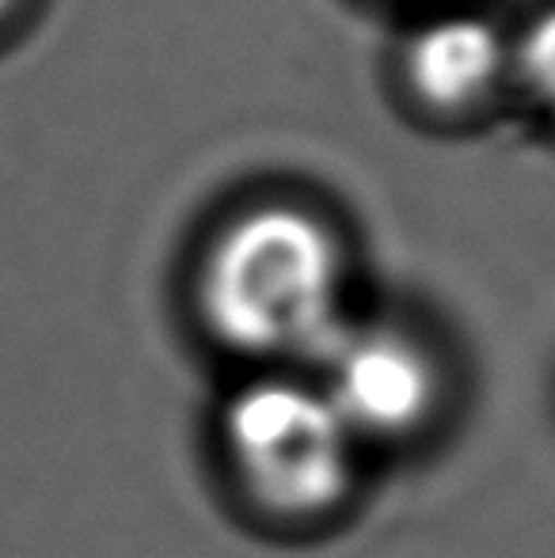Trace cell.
Returning <instances> with one entry per match:
<instances>
[{"label": "cell", "mask_w": 555, "mask_h": 558, "mask_svg": "<svg viewBox=\"0 0 555 558\" xmlns=\"http://www.w3.org/2000/svg\"><path fill=\"white\" fill-rule=\"evenodd\" d=\"M221 437L237 478L267 513L316 517L347 498L358 437L319 384H244L225 407Z\"/></svg>", "instance_id": "2"}, {"label": "cell", "mask_w": 555, "mask_h": 558, "mask_svg": "<svg viewBox=\"0 0 555 558\" xmlns=\"http://www.w3.org/2000/svg\"><path fill=\"white\" fill-rule=\"evenodd\" d=\"M339 240L301 206H260L221 228L202 263L209 331L248 357H312L347 327Z\"/></svg>", "instance_id": "1"}, {"label": "cell", "mask_w": 555, "mask_h": 558, "mask_svg": "<svg viewBox=\"0 0 555 558\" xmlns=\"http://www.w3.org/2000/svg\"><path fill=\"white\" fill-rule=\"evenodd\" d=\"M15 4V0H0V20H4V15H8V8H12Z\"/></svg>", "instance_id": "6"}, {"label": "cell", "mask_w": 555, "mask_h": 558, "mask_svg": "<svg viewBox=\"0 0 555 558\" xmlns=\"http://www.w3.org/2000/svg\"><path fill=\"white\" fill-rule=\"evenodd\" d=\"M518 65H521L526 88L555 114V8H548V12L526 31L521 50H518Z\"/></svg>", "instance_id": "5"}, {"label": "cell", "mask_w": 555, "mask_h": 558, "mask_svg": "<svg viewBox=\"0 0 555 558\" xmlns=\"http://www.w3.org/2000/svg\"><path fill=\"white\" fill-rule=\"evenodd\" d=\"M506 46L480 15H442L411 38L408 76L434 107H468L503 73Z\"/></svg>", "instance_id": "4"}, {"label": "cell", "mask_w": 555, "mask_h": 558, "mask_svg": "<svg viewBox=\"0 0 555 558\" xmlns=\"http://www.w3.org/2000/svg\"><path fill=\"white\" fill-rule=\"evenodd\" d=\"M316 361L319 391L354 437H403L434 411V361L396 327L347 324Z\"/></svg>", "instance_id": "3"}]
</instances>
